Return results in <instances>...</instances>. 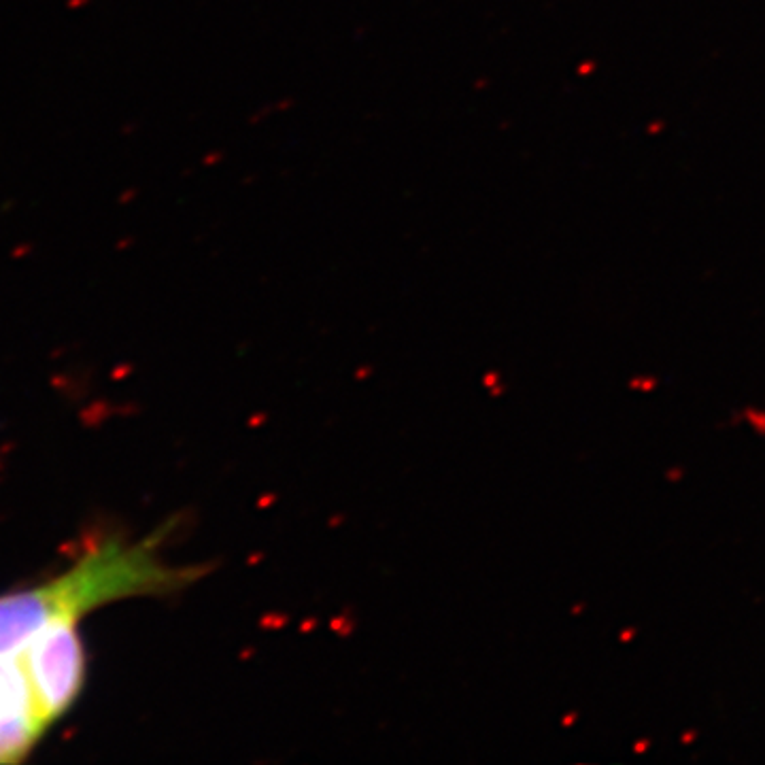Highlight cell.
Segmentation results:
<instances>
[{"instance_id":"cell-1","label":"cell","mask_w":765,"mask_h":765,"mask_svg":"<svg viewBox=\"0 0 765 765\" xmlns=\"http://www.w3.org/2000/svg\"><path fill=\"white\" fill-rule=\"evenodd\" d=\"M164 531L138 542L109 540L85 553L60 577L0 596V657L16 653L54 621L79 623L111 602L168 596L200 581L205 574L200 565L164 563L157 553Z\"/></svg>"},{"instance_id":"cell-2","label":"cell","mask_w":765,"mask_h":765,"mask_svg":"<svg viewBox=\"0 0 765 765\" xmlns=\"http://www.w3.org/2000/svg\"><path fill=\"white\" fill-rule=\"evenodd\" d=\"M16 657L32 695L49 721H58L81 695L85 685V649L73 621H54L26 640Z\"/></svg>"}]
</instances>
